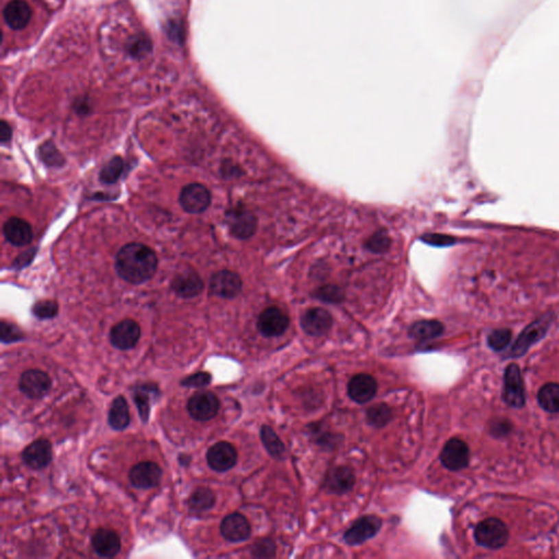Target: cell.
I'll list each match as a JSON object with an SVG mask.
<instances>
[{
	"label": "cell",
	"mask_w": 559,
	"mask_h": 559,
	"mask_svg": "<svg viewBox=\"0 0 559 559\" xmlns=\"http://www.w3.org/2000/svg\"><path fill=\"white\" fill-rule=\"evenodd\" d=\"M230 233L236 239H248L256 233L258 226L257 217L252 212L243 208H236L226 214Z\"/></svg>",
	"instance_id": "8fae6325"
},
{
	"label": "cell",
	"mask_w": 559,
	"mask_h": 559,
	"mask_svg": "<svg viewBox=\"0 0 559 559\" xmlns=\"http://www.w3.org/2000/svg\"><path fill=\"white\" fill-rule=\"evenodd\" d=\"M221 533L230 542H243L250 536L252 529L248 520L241 514H230L221 523Z\"/></svg>",
	"instance_id": "ffe728a7"
},
{
	"label": "cell",
	"mask_w": 559,
	"mask_h": 559,
	"mask_svg": "<svg viewBox=\"0 0 559 559\" xmlns=\"http://www.w3.org/2000/svg\"><path fill=\"white\" fill-rule=\"evenodd\" d=\"M51 444L46 439H38L29 444L22 453V459L33 470H42L51 463Z\"/></svg>",
	"instance_id": "ac0fdd59"
},
{
	"label": "cell",
	"mask_w": 559,
	"mask_h": 559,
	"mask_svg": "<svg viewBox=\"0 0 559 559\" xmlns=\"http://www.w3.org/2000/svg\"><path fill=\"white\" fill-rule=\"evenodd\" d=\"M141 329L136 321L125 319L112 326L110 330V342L118 350H132L139 342Z\"/></svg>",
	"instance_id": "7c38bea8"
},
{
	"label": "cell",
	"mask_w": 559,
	"mask_h": 559,
	"mask_svg": "<svg viewBox=\"0 0 559 559\" xmlns=\"http://www.w3.org/2000/svg\"><path fill=\"white\" fill-rule=\"evenodd\" d=\"M474 538L477 544L485 549H499L508 542V529L501 520L488 518L477 525Z\"/></svg>",
	"instance_id": "7a4b0ae2"
},
{
	"label": "cell",
	"mask_w": 559,
	"mask_h": 559,
	"mask_svg": "<svg viewBox=\"0 0 559 559\" xmlns=\"http://www.w3.org/2000/svg\"><path fill=\"white\" fill-rule=\"evenodd\" d=\"M206 461L214 471L226 472L237 462V451L230 442H219L208 450Z\"/></svg>",
	"instance_id": "9a60e30c"
},
{
	"label": "cell",
	"mask_w": 559,
	"mask_h": 559,
	"mask_svg": "<svg viewBox=\"0 0 559 559\" xmlns=\"http://www.w3.org/2000/svg\"><path fill=\"white\" fill-rule=\"evenodd\" d=\"M289 318L281 308L271 306L260 313L257 326L261 335L267 337H280L287 331Z\"/></svg>",
	"instance_id": "52a82bcc"
},
{
	"label": "cell",
	"mask_w": 559,
	"mask_h": 559,
	"mask_svg": "<svg viewBox=\"0 0 559 559\" xmlns=\"http://www.w3.org/2000/svg\"><path fill=\"white\" fill-rule=\"evenodd\" d=\"M209 289L212 295L232 300L241 292L243 282L241 276L233 271H217L210 278Z\"/></svg>",
	"instance_id": "ba28073f"
},
{
	"label": "cell",
	"mask_w": 559,
	"mask_h": 559,
	"mask_svg": "<svg viewBox=\"0 0 559 559\" xmlns=\"http://www.w3.org/2000/svg\"><path fill=\"white\" fill-rule=\"evenodd\" d=\"M187 409L193 420L206 422L217 416L219 401L210 391H199L188 400Z\"/></svg>",
	"instance_id": "5b68a950"
},
{
	"label": "cell",
	"mask_w": 559,
	"mask_h": 559,
	"mask_svg": "<svg viewBox=\"0 0 559 559\" xmlns=\"http://www.w3.org/2000/svg\"><path fill=\"white\" fill-rule=\"evenodd\" d=\"M180 204L188 213H202L211 204V193L206 186L193 182L182 188L180 195Z\"/></svg>",
	"instance_id": "8992f818"
},
{
	"label": "cell",
	"mask_w": 559,
	"mask_h": 559,
	"mask_svg": "<svg viewBox=\"0 0 559 559\" xmlns=\"http://www.w3.org/2000/svg\"><path fill=\"white\" fill-rule=\"evenodd\" d=\"M538 400L546 412L559 413V383L544 385L538 391Z\"/></svg>",
	"instance_id": "83f0119b"
},
{
	"label": "cell",
	"mask_w": 559,
	"mask_h": 559,
	"mask_svg": "<svg viewBox=\"0 0 559 559\" xmlns=\"http://www.w3.org/2000/svg\"><path fill=\"white\" fill-rule=\"evenodd\" d=\"M423 241L437 247H447L453 246L457 243L455 237H451L449 235H444V234H426L425 236L422 237Z\"/></svg>",
	"instance_id": "b9f144b4"
},
{
	"label": "cell",
	"mask_w": 559,
	"mask_h": 559,
	"mask_svg": "<svg viewBox=\"0 0 559 559\" xmlns=\"http://www.w3.org/2000/svg\"><path fill=\"white\" fill-rule=\"evenodd\" d=\"M94 551L101 557H115L121 549L119 535L108 529H99L92 536Z\"/></svg>",
	"instance_id": "603a6c76"
},
{
	"label": "cell",
	"mask_w": 559,
	"mask_h": 559,
	"mask_svg": "<svg viewBox=\"0 0 559 559\" xmlns=\"http://www.w3.org/2000/svg\"><path fill=\"white\" fill-rule=\"evenodd\" d=\"M171 289H174L177 295L184 298H193L200 294L204 289V282L201 280L198 273L195 271H182L175 276L171 282Z\"/></svg>",
	"instance_id": "7402d4cb"
},
{
	"label": "cell",
	"mask_w": 559,
	"mask_h": 559,
	"mask_svg": "<svg viewBox=\"0 0 559 559\" xmlns=\"http://www.w3.org/2000/svg\"><path fill=\"white\" fill-rule=\"evenodd\" d=\"M3 236L14 246L23 247L29 245L33 239L31 225L20 217H10L3 224Z\"/></svg>",
	"instance_id": "44dd1931"
},
{
	"label": "cell",
	"mask_w": 559,
	"mask_h": 559,
	"mask_svg": "<svg viewBox=\"0 0 559 559\" xmlns=\"http://www.w3.org/2000/svg\"><path fill=\"white\" fill-rule=\"evenodd\" d=\"M380 527H381V520L377 516H363L346 531L344 534V540L350 545H359L377 534Z\"/></svg>",
	"instance_id": "2e32d148"
},
{
	"label": "cell",
	"mask_w": 559,
	"mask_h": 559,
	"mask_svg": "<svg viewBox=\"0 0 559 559\" xmlns=\"http://www.w3.org/2000/svg\"><path fill=\"white\" fill-rule=\"evenodd\" d=\"M444 326L440 321L422 320L415 322L409 330V335L415 340L426 341L438 337L444 333Z\"/></svg>",
	"instance_id": "d4e9b609"
},
{
	"label": "cell",
	"mask_w": 559,
	"mask_h": 559,
	"mask_svg": "<svg viewBox=\"0 0 559 559\" xmlns=\"http://www.w3.org/2000/svg\"><path fill=\"white\" fill-rule=\"evenodd\" d=\"M152 40L145 33L134 35L127 40L126 51L132 58H145L152 53Z\"/></svg>",
	"instance_id": "4316f807"
},
{
	"label": "cell",
	"mask_w": 559,
	"mask_h": 559,
	"mask_svg": "<svg viewBox=\"0 0 559 559\" xmlns=\"http://www.w3.org/2000/svg\"><path fill=\"white\" fill-rule=\"evenodd\" d=\"M211 374L209 372H197V374H190L189 377L182 380V385L184 387H206L211 383Z\"/></svg>",
	"instance_id": "60d3db41"
},
{
	"label": "cell",
	"mask_w": 559,
	"mask_h": 559,
	"mask_svg": "<svg viewBox=\"0 0 559 559\" xmlns=\"http://www.w3.org/2000/svg\"><path fill=\"white\" fill-rule=\"evenodd\" d=\"M189 507L193 511H206L211 509L215 503V495L210 488L206 487H201L198 490H195L193 492V495L190 496Z\"/></svg>",
	"instance_id": "f1b7e54d"
},
{
	"label": "cell",
	"mask_w": 559,
	"mask_h": 559,
	"mask_svg": "<svg viewBox=\"0 0 559 559\" xmlns=\"http://www.w3.org/2000/svg\"><path fill=\"white\" fill-rule=\"evenodd\" d=\"M503 401L512 407H525V394L522 379L521 370L516 364H510L507 367L503 376Z\"/></svg>",
	"instance_id": "277c9868"
},
{
	"label": "cell",
	"mask_w": 559,
	"mask_h": 559,
	"mask_svg": "<svg viewBox=\"0 0 559 559\" xmlns=\"http://www.w3.org/2000/svg\"><path fill=\"white\" fill-rule=\"evenodd\" d=\"M108 423L116 431H123L130 423L128 403L123 396H117L112 401L108 413Z\"/></svg>",
	"instance_id": "484cf974"
},
{
	"label": "cell",
	"mask_w": 559,
	"mask_h": 559,
	"mask_svg": "<svg viewBox=\"0 0 559 559\" xmlns=\"http://www.w3.org/2000/svg\"><path fill=\"white\" fill-rule=\"evenodd\" d=\"M225 167H223L222 171L226 173L228 176H235L237 173H239V169H236L235 166L232 163H224Z\"/></svg>",
	"instance_id": "ee69618b"
},
{
	"label": "cell",
	"mask_w": 559,
	"mask_h": 559,
	"mask_svg": "<svg viewBox=\"0 0 559 559\" xmlns=\"http://www.w3.org/2000/svg\"><path fill=\"white\" fill-rule=\"evenodd\" d=\"M154 391H151V385H142L134 392V402L145 423L150 416V396Z\"/></svg>",
	"instance_id": "d6a6232c"
},
{
	"label": "cell",
	"mask_w": 559,
	"mask_h": 559,
	"mask_svg": "<svg viewBox=\"0 0 559 559\" xmlns=\"http://www.w3.org/2000/svg\"><path fill=\"white\" fill-rule=\"evenodd\" d=\"M355 484L354 473L348 466H339L328 474L326 486L328 490L335 494H344L353 488Z\"/></svg>",
	"instance_id": "cb8c5ba5"
},
{
	"label": "cell",
	"mask_w": 559,
	"mask_h": 559,
	"mask_svg": "<svg viewBox=\"0 0 559 559\" xmlns=\"http://www.w3.org/2000/svg\"><path fill=\"white\" fill-rule=\"evenodd\" d=\"M316 297L319 300H324V302H331L337 304L344 300V293L340 287L335 285H326L317 289Z\"/></svg>",
	"instance_id": "8d00e7d4"
},
{
	"label": "cell",
	"mask_w": 559,
	"mask_h": 559,
	"mask_svg": "<svg viewBox=\"0 0 559 559\" xmlns=\"http://www.w3.org/2000/svg\"><path fill=\"white\" fill-rule=\"evenodd\" d=\"M377 381L372 376L359 374L350 380L348 385V396L357 403H366L374 398L377 392Z\"/></svg>",
	"instance_id": "d6986e66"
},
{
	"label": "cell",
	"mask_w": 559,
	"mask_h": 559,
	"mask_svg": "<svg viewBox=\"0 0 559 559\" xmlns=\"http://www.w3.org/2000/svg\"><path fill=\"white\" fill-rule=\"evenodd\" d=\"M11 136H12V129L10 125L5 121H1L0 123V142L1 145H5L7 142L10 141Z\"/></svg>",
	"instance_id": "7bdbcfd3"
},
{
	"label": "cell",
	"mask_w": 559,
	"mask_h": 559,
	"mask_svg": "<svg viewBox=\"0 0 559 559\" xmlns=\"http://www.w3.org/2000/svg\"><path fill=\"white\" fill-rule=\"evenodd\" d=\"M252 554H254V557H259V558L274 557V555H276V546L273 544L272 540H259V542L254 544Z\"/></svg>",
	"instance_id": "ab89813d"
},
{
	"label": "cell",
	"mask_w": 559,
	"mask_h": 559,
	"mask_svg": "<svg viewBox=\"0 0 559 559\" xmlns=\"http://www.w3.org/2000/svg\"><path fill=\"white\" fill-rule=\"evenodd\" d=\"M551 321H553V315L546 313L543 317H540L538 320L533 321L532 324L525 326V329L520 333L519 337H516V342L511 348L509 355L512 357L525 355L533 344L545 337L551 326Z\"/></svg>",
	"instance_id": "3957f363"
},
{
	"label": "cell",
	"mask_w": 559,
	"mask_h": 559,
	"mask_svg": "<svg viewBox=\"0 0 559 559\" xmlns=\"http://www.w3.org/2000/svg\"><path fill=\"white\" fill-rule=\"evenodd\" d=\"M392 411L385 404H377L367 411V420L374 427L381 428L390 422Z\"/></svg>",
	"instance_id": "1f68e13d"
},
{
	"label": "cell",
	"mask_w": 559,
	"mask_h": 559,
	"mask_svg": "<svg viewBox=\"0 0 559 559\" xmlns=\"http://www.w3.org/2000/svg\"><path fill=\"white\" fill-rule=\"evenodd\" d=\"M19 388L29 399H40L51 390V377L42 370H27L20 377Z\"/></svg>",
	"instance_id": "30bf717a"
},
{
	"label": "cell",
	"mask_w": 559,
	"mask_h": 559,
	"mask_svg": "<svg viewBox=\"0 0 559 559\" xmlns=\"http://www.w3.org/2000/svg\"><path fill=\"white\" fill-rule=\"evenodd\" d=\"M33 315L40 319H51L58 313V305L53 300H40L33 306Z\"/></svg>",
	"instance_id": "d590c367"
},
{
	"label": "cell",
	"mask_w": 559,
	"mask_h": 559,
	"mask_svg": "<svg viewBox=\"0 0 559 559\" xmlns=\"http://www.w3.org/2000/svg\"><path fill=\"white\" fill-rule=\"evenodd\" d=\"M366 248L374 254H383L388 252L391 246V239L385 230L374 233L365 243Z\"/></svg>",
	"instance_id": "836d02e7"
},
{
	"label": "cell",
	"mask_w": 559,
	"mask_h": 559,
	"mask_svg": "<svg viewBox=\"0 0 559 559\" xmlns=\"http://www.w3.org/2000/svg\"><path fill=\"white\" fill-rule=\"evenodd\" d=\"M3 20L10 29H23L32 19V9L25 0H11L3 8Z\"/></svg>",
	"instance_id": "e0dca14e"
},
{
	"label": "cell",
	"mask_w": 559,
	"mask_h": 559,
	"mask_svg": "<svg viewBox=\"0 0 559 559\" xmlns=\"http://www.w3.org/2000/svg\"><path fill=\"white\" fill-rule=\"evenodd\" d=\"M333 318L331 313L324 308L315 307L308 309L302 319L300 326L302 330L311 337H321L331 329Z\"/></svg>",
	"instance_id": "5bb4252c"
},
{
	"label": "cell",
	"mask_w": 559,
	"mask_h": 559,
	"mask_svg": "<svg viewBox=\"0 0 559 559\" xmlns=\"http://www.w3.org/2000/svg\"><path fill=\"white\" fill-rule=\"evenodd\" d=\"M260 433H261V440H263L267 453H270L272 457H276V459H281L283 457L285 448H284L281 439L278 438V435L272 431V428L270 426H263Z\"/></svg>",
	"instance_id": "f546056e"
},
{
	"label": "cell",
	"mask_w": 559,
	"mask_h": 559,
	"mask_svg": "<svg viewBox=\"0 0 559 559\" xmlns=\"http://www.w3.org/2000/svg\"><path fill=\"white\" fill-rule=\"evenodd\" d=\"M123 160L121 156H114L107 162L106 165L103 167L99 173V180L101 182L110 185L117 182L118 178L123 174Z\"/></svg>",
	"instance_id": "4dcf8cb0"
},
{
	"label": "cell",
	"mask_w": 559,
	"mask_h": 559,
	"mask_svg": "<svg viewBox=\"0 0 559 559\" xmlns=\"http://www.w3.org/2000/svg\"><path fill=\"white\" fill-rule=\"evenodd\" d=\"M0 335H1V341L3 343H12L20 341L25 337L21 330L18 326L12 324H8L5 321L1 322L0 326Z\"/></svg>",
	"instance_id": "f35d334b"
},
{
	"label": "cell",
	"mask_w": 559,
	"mask_h": 559,
	"mask_svg": "<svg viewBox=\"0 0 559 559\" xmlns=\"http://www.w3.org/2000/svg\"><path fill=\"white\" fill-rule=\"evenodd\" d=\"M442 466L450 471H460L470 462V449L461 439H450L440 453Z\"/></svg>",
	"instance_id": "9c48e42d"
},
{
	"label": "cell",
	"mask_w": 559,
	"mask_h": 559,
	"mask_svg": "<svg viewBox=\"0 0 559 559\" xmlns=\"http://www.w3.org/2000/svg\"><path fill=\"white\" fill-rule=\"evenodd\" d=\"M115 269L118 276L128 283H145L156 274L158 257L143 243H127L116 256Z\"/></svg>",
	"instance_id": "6da1fadb"
},
{
	"label": "cell",
	"mask_w": 559,
	"mask_h": 559,
	"mask_svg": "<svg viewBox=\"0 0 559 559\" xmlns=\"http://www.w3.org/2000/svg\"><path fill=\"white\" fill-rule=\"evenodd\" d=\"M40 158L43 160L44 163L47 164L49 166H62L64 163V158L62 154L56 150L55 145L51 143H45L42 145L40 149Z\"/></svg>",
	"instance_id": "74e56055"
},
{
	"label": "cell",
	"mask_w": 559,
	"mask_h": 559,
	"mask_svg": "<svg viewBox=\"0 0 559 559\" xmlns=\"http://www.w3.org/2000/svg\"><path fill=\"white\" fill-rule=\"evenodd\" d=\"M162 468L158 463L152 461H143L132 466L129 472V479L136 488L149 490L158 486L162 479Z\"/></svg>",
	"instance_id": "4fadbf2b"
},
{
	"label": "cell",
	"mask_w": 559,
	"mask_h": 559,
	"mask_svg": "<svg viewBox=\"0 0 559 559\" xmlns=\"http://www.w3.org/2000/svg\"><path fill=\"white\" fill-rule=\"evenodd\" d=\"M512 339V332L509 329H497L488 335V346L495 352L505 350Z\"/></svg>",
	"instance_id": "e575fe53"
}]
</instances>
